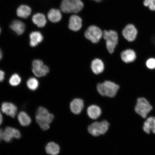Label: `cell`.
Listing matches in <instances>:
<instances>
[{
  "label": "cell",
  "instance_id": "obj_1",
  "mask_svg": "<svg viewBox=\"0 0 155 155\" xmlns=\"http://www.w3.org/2000/svg\"><path fill=\"white\" fill-rule=\"evenodd\" d=\"M84 4L82 0H61L59 9L63 14H77L82 11Z\"/></svg>",
  "mask_w": 155,
  "mask_h": 155
},
{
  "label": "cell",
  "instance_id": "obj_2",
  "mask_svg": "<svg viewBox=\"0 0 155 155\" xmlns=\"http://www.w3.org/2000/svg\"><path fill=\"white\" fill-rule=\"evenodd\" d=\"M54 118L53 114H50L46 108L42 107L38 108L36 115V121L43 130H47L49 128L50 124Z\"/></svg>",
  "mask_w": 155,
  "mask_h": 155
},
{
  "label": "cell",
  "instance_id": "obj_3",
  "mask_svg": "<svg viewBox=\"0 0 155 155\" xmlns=\"http://www.w3.org/2000/svg\"><path fill=\"white\" fill-rule=\"evenodd\" d=\"M97 90L100 94L104 96L113 97L119 89V86L110 81H106L97 86Z\"/></svg>",
  "mask_w": 155,
  "mask_h": 155
},
{
  "label": "cell",
  "instance_id": "obj_4",
  "mask_svg": "<svg viewBox=\"0 0 155 155\" xmlns=\"http://www.w3.org/2000/svg\"><path fill=\"white\" fill-rule=\"evenodd\" d=\"M106 42V48L110 53L114 51L118 42L117 32L113 30H104L103 35Z\"/></svg>",
  "mask_w": 155,
  "mask_h": 155
},
{
  "label": "cell",
  "instance_id": "obj_5",
  "mask_svg": "<svg viewBox=\"0 0 155 155\" xmlns=\"http://www.w3.org/2000/svg\"><path fill=\"white\" fill-rule=\"evenodd\" d=\"M152 110V105L146 99L143 97L137 99L135 110L139 115L143 118H145Z\"/></svg>",
  "mask_w": 155,
  "mask_h": 155
},
{
  "label": "cell",
  "instance_id": "obj_6",
  "mask_svg": "<svg viewBox=\"0 0 155 155\" xmlns=\"http://www.w3.org/2000/svg\"><path fill=\"white\" fill-rule=\"evenodd\" d=\"M109 127V124L107 121L96 122L89 126L88 131L91 134L97 137L101 134H104L108 130Z\"/></svg>",
  "mask_w": 155,
  "mask_h": 155
},
{
  "label": "cell",
  "instance_id": "obj_7",
  "mask_svg": "<svg viewBox=\"0 0 155 155\" xmlns=\"http://www.w3.org/2000/svg\"><path fill=\"white\" fill-rule=\"evenodd\" d=\"M103 35V32L96 25L89 26L85 32L84 36L87 39L94 43H97Z\"/></svg>",
  "mask_w": 155,
  "mask_h": 155
},
{
  "label": "cell",
  "instance_id": "obj_8",
  "mask_svg": "<svg viewBox=\"0 0 155 155\" xmlns=\"http://www.w3.org/2000/svg\"><path fill=\"white\" fill-rule=\"evenodd\" d=\"M32 71L36 77H41L45 76L49 72V69L41 60L36 59L32 62Z\"/></svg>",
  "mask_w": 155,
  "mask_h": 155
},
{
  "label": "cell",
  "instance_id": "obj_9",
  "mask_svg": "<svg viewBox=\"0 0 155 155\" xmlns=\"http://www.w3.org/2000/svg\"><path fill=\"white\" fill-rule=\"evenodd\" d=\"M10 29L18 35L24 33L26 30V25L22 19L17 18L12 21L9 25Z\"/></svg>",
  "mask_w": 155,
  "mask_h": 155
},
{
  "label": "cell",
  "instance_id": "obj_10",
  "mask_svg": "<svg viewBox=\"0 0 155 155\" xmlns=\"http://www.w3.org/2000/svg\"><path fill=\"white\" fill-rule=\"evenodd\" d=\"M137 30L134 25L132 24L127 25L123 29L122 35L125 39L129 42H132L136 38Z\"/></svg>",
  "mask_w": 155,
  "mask_h": 155
},
{
  "label": "cell",
  "instance_id": "obj_11",
  "mask_svg": "<svg viewBox=\"0 0 155 155\" xmlns=\"http://www.w3.org/2000/svg\"><path fill=\"white\" fill-rule=\"evenodd\" d=\"M82 19L81 17L77 14H73L69 17L68 27L69 30L78 31L82 28Z\"/></svg>",
  "mask_w": 155,
  "mask_h": 155
},
{
  "label": "cell",
  "instance_id": "obj_12",
  "mask_svg": "<svg viewBox=\"0 0 155 155\" xmlns=\"http://www.w3.org/2000/svg\"><path fill=\"white\" fill-rule=\"evenodd\" d=\"M21 134L18 130L11 127H7L3 131V139L6 142H9L15 138L18 139L20 138Z\"/></svg>",
  "mask_w": 155,
  "mask_h": 155
},
{
  "label": "cell",
  "instance_id": "obj_13",
  "mask_svg": "<svg viewBox=\"0 0 155 155\" xmlns=\"http://www.w3.org/2000/svg\"><path fill=\"white\" fill-rule=\"evenodd\" d=\"M63 13L59 8L50 9L46 15L48 20L53 24L60 22L63 18Z\"/></svg>",
  "mask_w": 155,
  "mask_h": 155
},
{
  "label": "cell",
  "instance_id": "obj_14",
  "mask_svg": "<svg viewBox=\"0 0 155 155\" xmlns=\"http://www.w3.org/2000/svg\"><path fill=\"white\" fill-rule=\"evenodd\" d=\"M33 24L38 28H43L47 25L48 20L46 15L43 13L38 12L31 15Z\"/></svg>",
  "mask_w": 155,
  "mask_h": 155
},
{
  "label": "cell",
  "instance_id": "obj_15",
  "mask_svg": "<svg viewBox=\"0 0 155 155\" xmlns=\"http://www.w3.org/2000/svg\"><path fill=\"white\" fill-rule=\"evenodd\" d=\"M32 9L28 5H21L19 6L16 10L17 16L19 19H27L32 15Z\"/></svg>",
  "mask_w": 155,
  "mask_h": 155
},
{
  "label": "cell",
  "instance_id": "obj_16",
  "mask_svg": "<svg viewBox=\"0 0 155 155\" xmlns=\"http://www.w3.org/2000/svg\"><path fill=\"white\" fill-rule=\"evenodd\" d=\"M1 110L4 113L14 118L16 115L17 108L15 104L12 103L5 102L2 104Z\"/></svg>",
  "mask_w": 155,
  "mask_h": 155
},
{
  "label": "cell",
  "instance_id": "obj_17",
  "mask_svg": "<svg viewBox=\"0 0 155 155\" xmlns=\"http://www.w3.org/2000/svg\"><path fill=\"white\" fill-rule=\"evenodd\" d=\"M30 44L31 46L35 47L41 43L43 40L44 37L39 31H34L31 32L29 35Z\"/></svg>",
  "mask_w": 155,
  "mask_h": 155
},
{
  "label": "cell",
  "instance_id": "obj_18",
  "mask_svg": "<svg viewBox=\"0 0 155 155\" xmlns=\"http://www.w3.org/2000/svg\"><path fill=\"white\" fill-rule=\"evenodd\" d=\"M121 59L124 62L129 63L134 61L137 58L136 54L133 50L131 49L124 50L121 54Z\"/></svg>",
  "mask_w": 155,
  "mask_h": 155
},
{
  "label": "cell",
  "instance_id": "obj_19",
  "mask_svg": "<svg viewBox=\"0 0 155 155\" xmlns=\"http://www.w3.org/2000/svg\"><path fill=\"white\" fill-rule=\"evenodd\" d=\"M84 107V102L80 98L74 99L70 104L71 111L73 113L76 115L81 113Z\"/></svg>",
  "mask_w": 155,
  "mask_h": 155
},
{
  "label": "cell",
  "instance_id": "obj_20",
  "mask_svg": "<svg viewBox=\"0 0 155 155\" xmlns=\"http://www.w3.org/2000/svg\"><path fill=\"white\" fill-rule=\"evenodd\" d=\"M143 130L147 134H155V117L151 116L147 118L143 126Z\"/></svg>",
  "mask_w": 155,
  "mask_h": 155
},
{
  "label": "cell",
  "instance_id": "obj_21",
  "mask_svg": "<svg viewBox=\"0 0 155 155\" xmlns=\"http://www.w3.org/2000/svg\"><path fill=\"white\" fill-rule=\"evenodd\" d=\"M104 68L103 62L100 59H96L93 60L91 64L92 71L96 74H99L103 72Z\"/></svg>",
  "mask_w": 155,
  "mask_h": 155
},
{
  "label": "cell",
  "instance_id": "obj_22",
  "mask_svg": "<svg viewBox=\"0 0 155 155\" xmlns=\"http://www.w3.org/2000/svg\"><path fill=\"white\" fill-rule=\"evenodd\" d=\"M87 114L91 119L95 120L101 115V110L97 106L93 105L89 106L87 110Z\"/></svg>",
  "mask_w": 155,
  "mask_h": 155
},
{
  "label": "cell",
  "instance_id": "obj_23",
  "mask_svg": "<svg viewBox=\"0 0 155 155\" xmlns=\"http://www.w3.org/2000/svg\"><path fill=\"white\" fill-rule=\"evenodd\" d=\"M18 119L19 123L23 127H27L31 123V119L30 116L24 111L19 112L18 116Z\"/></svg>",
  "mask_w": 155,
  "mask_h": 155
},
{
  "label": "cell",
  "instance_id": "obj_24",
  "mask_svg": "<svg viewBox=\"0 0 155 155\" xmlns=\"http://www.w3.org/2000/svg\"><path fill=\"white\" fill-rule=\"evenodd\" d=\"M60 147L56 143L51 142L48 143L45 147L46 152L50 155H57L60 152Z\"/></svg>",
  "mask_w": 155,
  "mask_h": 155
},
{
  "label": "cell",
  "instance_id": "obj_25",
  "mask_svg": "<svg viewBox=\"0 0 155 155\" xmlns=\"http://www.w3.org/2000/svg\"><path fill=\"white\" fill-rule=\"evenodd\" d=\"M27 86L30 90L35 91L38 89L39 85L38 80L34 77L29 78L27 82Z\"/></svg>",
  "mask_w": 155,
  "mask_h": 155
},
{
  "label": "cell",
  "instance_id": "obj_26",
  "mask_svg": "<svg viewBox=\"0 0 155 155\" xmlns=\"http://www.w3.org/2000/svg\"><path fill=\"white\" fill-rule=\"evenodd\" d=\"M21 81V78L17 74H14L12 75L9 79V84L12 86H16L20 84Z\"/></svg>",
  "mask_w": 155,
  "mask_h": 155
},
{
  "label": "cell",
  "instance_id": "obj_27",
  "mask_svg": "<svg viewBox=\"0 0 155 155\" xmlns=\"http://www.w3.org/2000/svg\"><path fill=\"white\" fill-rule=\"evenodd\" d=\"M143 4L151 11H155V0H144Z\"/></svg>",
  "mask_w": 155,
  "mask_h": 155
},
{
  "label": "cell",
  "instance_id": "obj_28",
  "mask_svg": "<svg viewBox=\"0 0 155 155\" xmlns=\"http://www.w3.org/2000/svg\"><path fill=\"white\" fill-rule=\"evenodd\" d=\"M146 65L147 68L150 69H155V58H150L147 60Z\"/></svg>",
  "mask_w": 155,
  "mask_h": 155
},
{
  "label": "cell",
  "instance_id": "obj_29",
  "mask_svg": "<svg viewBox=\"0 0 155 155\" xmlns=\"http://www.w3.org/2000/svg\"><path fill=\"white\" fill-rule=\"evenodd\" d=\"M5 78V73L0 70V82H2Z\"/></svg>",
  "mask_w": 155,
  "mask_h": 155
},
{
  "label": "cell",
  "instance_id": "obj_30",
  "mask_svg": "<svg viewBox=\"0 0 155 155\" xmlns=\"http://www.w3.org/2000/svg\"><path fill=\"white\" fill-rule=\"evenodd\" d=\"M3 131L2 129H0V141L3 139Z\"/></svg>",
  "mask_w": 155,
  "mask_h": 155
},
{
  "label": "cell",
  "instance_id": "obj_31",
  "mask_svg": "<svg viewBox=\"0 0 155 155\" xmlns=\"http://www.w3.org/2000/svg\"><path fill=\"white\" fill-rule=\"evenodd\" d=\"M3 120V116L2 115L1 111H0V125L2 123Z\"/></svg>",
  "mask_w": 155,
  "mask_h": 155
},
{
  "label": "cell",
  "instance_id": "obj_32",
  "mask_svg": "<svg viewBox=\"0 0 155 155\" xmlns=\"http://www.w3.org/2000/svg\"><path fill=\"white\" fill-rule=\"evenodd\" d=\"M91 1H94V2H96V3H100V2H101L102 1H103L104 0H91Z\"/></svg>",
  "mask_w": 155,
  "mask_h": 155
},
{
  "label": "cell",
  "instance_id": "obj_33",
  "mask_svg": "<svg viewBox=\"0 0 155 155\" xmlns=\"http://www.w3.org/2000/svg\"><path fill=\"white\" fill-rule=\"evenodd\" d=\"M3 56V54L2 52V50L1 49H0V61H1L2 59V58Z\"/></svg>",
  "mask_w": 155,
  "mask_h": 155
},
{
  "label": "cell",
  "instance_id": "obj_34",
  "mask_svg": "<svg viewBox=\"0 0 155 155\" xmlns=\"http://www.w3.org/2000/svg\"><path fill=\"white\" fill-rule=\"evenodd\" d=\"M1 31H2V29L1 28V27H0V34H1Z\"/></svg>",
  "mask_w": 155,
  "mask_h": 155
}]
</instances>
